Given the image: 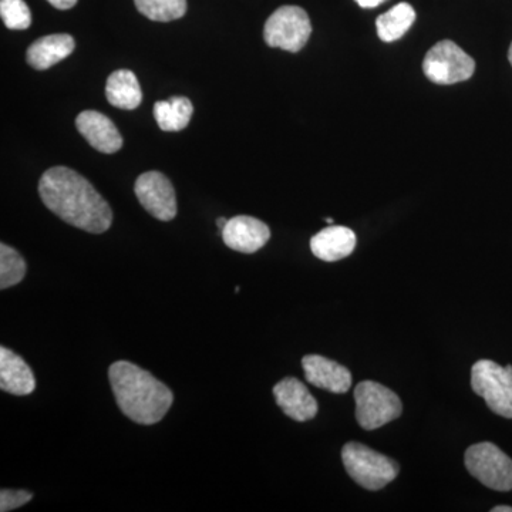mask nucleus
I'll list each match as a JSON object with an SVG mask.
<instances>
[{
  "mask_svg": "<svg viewBox=\"0 0 512 512\" xmlns=\"http://www.w3.org/2000/svg\"><path fill=\"white\" fill-rule=\"evenodd\" d=\"M39 194L53 214L73 227L90 234H103L111 227L109 202L72 168L59 165L47 170L40 178Z\"/></svg>",
  "mask_w": 512,
  "mask_h": 512,
  "instance_id": "nucleus-1",
  "label": "nucleus"
},
{
  "mask_svg": "<svg viewBox=\"0 0 512 512\" xmlns=\"http://www.w3.org/2000/svg\"><path fill=\"white\" fill-rule=\"evenodd\" d=\"M109 379L117 406L134 423L144 426L156 424L173 406V392L134 363L126 360L113 363Z\"/></svg>",
  "mask_w": 512,
  "mask_h": 512,
  "instance_id": "nucleus-2",
  "label": "nucleus"
},
{
  "mask_svg": "<svg viewBox=\"0 0 512 512\" xmlns=\"http://www.w3.org/2000/svg\"><path fill=\"white\" fill-rule=\"evenodd\" d=\"M342 460L353 481L366 490H382L399 476V464L360 443H348L342 450Z\"/></svg>",
  "mask_w": 512,
  "mask_h": 512,
  "instance_id": "nucleus-3",
  "label": "nucleus"
},
{
  "mask_svg": "<svg viewBox=\"0 0 512 512\" xmlns=\"http://www.w3.org/2000/svg\"><path fill=\"white\" fill-rule=\"evenodd\" d=\"M356 420L365 430H376L390 421L399 419L403 404L389 387L365 380L355 389Z\"/></svg>",
  "mask_w": 512,
  "mask_h": 512,
  "instance_id": "nucleus-4",
  "label": "nucleus"
},
{
  "mask_svg": "<svg viewBox=\"0 0 512 512\" xmlns=\"http://www.w3.org/2000/svg\"><path fill=\"white\" fill-rule=\"evenodd\" d=\"M471 387L483 397L491 412L512 419V366L493 360H478L471 369Z\"/></svg>",
  "mask_w": 512,
  "mask_h": 512,
  "instance_id": "nucleus-5",
  "label": "nucleus"
},
{
  "mask_svg": "<svg viewBox=\"0 0 512 512\" xmlns=\"http://www.w3.org/2000/svg\"><path fill=\"white\" fill-rule=\"evenodd\" d=\"M311 33V19L305 10L299 6H282L266 20L264 39L268 46L298 53L308 43Z\"/></svg>",
  "mask_w": 512,
  "mask_h": 512,
  "instance_id": "nucleus-6",
  "label": "nucleus"
},
{
  "mask_svg": "<svg viewBox=\"0 0 512 512\" xmlns=\"http://www.w3.org/2000/svg\"><path fill=\"white\" fill-rule=\"evenodd\" d=\"M464 463L468 473L495 491L512 490V460L495 444L478 443L468 447Z\"/></svg>",
  "mask_w": 512,
  "mask_h": 512,
  "instance_id": "nucleus-7",
  "label": "nucleus"
},
{
  "mask_svg": "<svg viewBox=\"0 0 512 512\" xmlns=\"http://www.w3.org/2000/svg\"><path fill=\"white\" fill-rule=\"evenodd\" d=\"M427 79L436 84L466 82L476 72V62L451 40H443L429 50L423 62Z\"/></svg>",
  "mask_w": 512,
  "mask_h": 512,
  "instance_id": "nucleus-8",
  "label": "nucleus"
},
{
  "mask_svg": "<svg viewBox=\"0 0 512 512\" xmlns=\"http://www.w3.org/2000/svg\"><path fill=\"white\" fill-rule=\"evenodd\" d=\"M137 200L148 214L158 221L168 222L177 217V195L174 185L158 171L141 174L134 184Z\"/></svg>",
  "mask_w": 512,
  "mask_h": 512,
  "instance_id": "nucleus-9",
  "label": "nucleus"
},
{
  "mask_svg": "<svg viewBox=\"0 0 512 512\" xmlns=\"http://www.w3.org/2000/svg\"><path fill=\"white\" fill-rule=\"evenodd\" d=\"M221 235L228 248L242 254H255L271 239V229L254 217L238 215L228 220Z\"/></svg>",
  "mask_w": 512,
  "mask_h": 512,
  "instance_id": "nucleus-10",
  "label": "nucleus"
},
{
  "mask_svg": "<svg viewBox=\"0 0 512 512\" xmlns=\"http://www.w3.org/2000/svg\"><path fill=\"white\" fill-rule=\"evenodd\" d=\"M76 127L86 138L87 143L100 153L114 154L123 147V137L119 128L99 111H82L77 116Z\"/></svg>",
  "mask_w": 512,
  "mask_h": 512,
  "instance_id": "nucleus-11",
  "label": "nucleus"
},
{
  "mask_svg": "<svg viewBox=\"0 0 512 512\" xmlns=\"http://www.w3.org/2000/svg\"><path fill=\"white\" fill-rule=\"evenodd\" d=\"M276 404L281 407L286 416L295 421H309L318 414V402L309 392L308 387L295 379L286 377L274 387Z\"/></svg>",
  "mask_w": 512,
  "mask_h": 512,
  "instance_id": "nucleus-12",
  "label": "nucleus"
},
{
  "mask_svg": "<svg viewBox=\"0 0 512 512\" xmlns=\"http://www.w3.org/2000/svg\"><path fill=\"white\" fill-rule=\"evenodd\" d=\"M302 367L309 383L330 393H348L352 386V375L348 367L318 355H308L302 359Z\"/></svg>",
  "mask_w": 512,
  "mask_h": 512,
  "instance_id": "nucleus-13",
  "label": "nucleus"
},
{
  "mask_svg": "<svg viewBox=\"0 0 512 512\" xmlns=\"http://www.w3.org/2000/svg\"><path fill=\"white\" fill-rule=\"evenodd\" d=\"M0 389L13 396L35 392L36 379L28 363L8 348H0Z\"/></svg>",
  "mask_w": 512,
  "mask_h": 512,
  "instance_id": "nucleus-14",
  "label": "nucleus"
},
{
  "mask_svg": "<svg viewBox=\"0 0 512 512\" xmlns=\"http://www.w3.org/2000/svg\"><path fill=\"white\" fill-rule=\"evenodd\" d=\"M356 235L348 227L330 225L311 239V249L316 258L336 262L355 251Z\"/></svg>",
  "mask_w": 512,
  "mask_h": 512,
  "instance_id": "nucleus-15",
  "label": "nucleus"
},
{
  "mask_svg": "<svg viewBox=\"0 0 512 512\" xmlns=\"http://www.w3.org/2000/svg\"><path fill=\"white\" fill-rule=\"evenodd\" d=\"M74 47L76 42L66 33L40 37L29 46L26 59L30 67L43 72L72 55Z\"/></svg>",
  "mask_w": 512,
  "mask_h": 512,
  "instance_id": "nucleus-16",
  "label": "nucleus"
},
{
  "mask_svg": "<svg viewBox=\"0 0 512 512\" xmlns=\"http://www.w3.org/2000/svg\"><path fill=\"white\" fill-rule=\"evenodd\" d=\"M106 97L111 106L121 110H136L143 101L140 83L131 70H116L106 83Z\"/></svg>",
  "mask_w": 512,
  "mask_h": 512,
  "instance_id": "nucleus-17",
  "label": "nucleus"
},
{
  "mask_svg": "<svg viewBox=\"0 0 512 512\" xmlns=\"http://www.w3.org/2000/svg\"><path fill=\"white\" fill-rule=\"evenodd\" d=\"M194 106L188 97L175 96L154 104V117L163 131H181L190 124Z\"/></svg>",
  "mask_w": 512,
  "mask_h": 512,
  "instance_id": "nucleus-18",
  "label": "nucleus"
},
{
  "mask_svg": "<svg viewBox=\"0 0 512 512\" xmlns=\"http://www.w3.org/2000/svg\"><path fill=\"white\" fill-rule=\"evenodd\" d=\"M416 20V12L409 3L402 2L376 20L377 35L386 43H392L406 35Z\"/></svg>",
  "mask_w": 512,
  "mask_h": 512,
  "instance_id": "nucleus-19",
  "label": "nucleus"
},
{
  "mask_svg": "<svg viewBox=\"0 0 512 512\" xmlns=\"http://www.w3.org/2000/svg\"><path fill=\"white\" fill-rule=\"evenodd\" d=\"M141 15L154 22H173L187 13V0H134Z\"/></svg>",
  "mask_w": 512,
  "mask_h": 512,
  "instance_id": "nucleus-20",
  "label": "nucleus"
},
{
  "mask_svg": "<svg viewBox=\"0 0 512 512\" xmlns=\"http://www.w3.org/2000/svg\"><path fill=\"white\" fill-rule=\"evenodd\" d=\"M26 262L16 249L0 245V289L12 288L20 284L26 275Z\"/></svg>",
  "mask_w": 512,
  "mask_h": 512,
  "instance_id": "nucleus-21",
  "label": "nucleus"
},
{
  "mask_svg": "<svg viewBox=\"0 0 512 512\" xmlns=\"http://www.w3.org/2000/svg\"><path fill=\"white\" fill-rule=\"evenodd\" d=\"M0 16L8 29L26 30L32 25V13L25 0H0Z\"/></svg>",
  "mask_w": 512,
  "mask_h": 512,
  "instance_id": "nucleus-22",
  "label": "nucleus"
},
{
  "mask_svg": "<svg viewBox=\"0 0 512 512\" xmlns=\"http://www.w3.org/2000/svg\"><path fill=\"white\" fill-rule=\"evenodd\" d=\"M33 494L23 490H2L0 493V511L18 510L22 505L32 500Z\"/></svg>",
  "mask_w": 512,
  "mask_h": 512,
  "instance_id": "nucleus-23",
  "label": "nucleus"
},
{
  "mask_svg": "<svg viewBox=\"0 0 512 512\" xmlns=\"http://www.w3.org/2000/svg\"><path fill=\"white\" fill-rule=\"evenodd\" d=\"M53 8L59 10H69L77 5V0H47Z\"/></svg>",
  "mask_w": 512,
  "mask_h": 512,
  "instance_id": "nucleus-24",
  "label": "nucleus"
},
{
  "mask_svg": "<svg viewBox=\"0 0 512 512\" xmlns=\"http://www.w3.org/2000/svg\"><path fill=\"white\" fill-rule=\"evenodd\" d=\"M355 2L360 6V8L373 9L382 5V3L386 2V0H355Z\"/></svg>",
  "mask_w": 512,
  "mask_h": 512,
  "instance_id": "nucleus-25",
  "label": "nucleus"
},
{
  "mask_svg": "<svg viewBox=\"0 0 512 512\" xmlns=\"http://www.w3.org/2000/svg\"><path fill=\"white\" fill-rule=\"evenodd\" d=\"M491 512H512V507H507V505H498V507H494Z\"/></svg>",
  "mask_w": 512,
  "mask_h": 512,
  "instance_id": "nucleus-26",
  "label": "nucleus"
},
{
  "mask_svg": "<svg viewBox=\"0 0 512 512\" xmlns=\"http://www.w3.org/2000/svg\"><path fill=\"white\" fill-rule=\"evenodd\" d=\"M227 218H218L217 225L218 228H220V231L222 232V229L225 228V225H227Z\"/></svg>",
  "mask_w": 512,
  "mask_h": 512,
  "instance_id": "nucleus-27",
  "label": "nucleus"
},
{
  "mask_svg": "<svg viewBox=\"0 0 512 512\" xmlns=\"http://www.w3.org/2000/svg\"><path fill=\"white\" fill-rule=\"evenodd\" d=\"M508 59H510V63H511V66H512V43H511V46H510V52H508Z\"/></svg>",
  "mask_w": 512,
  "mask_h": 512,
  "instance_id": "nucleus-28",
  "label": "nucleus"
},
{
  "mask_svg": "<svg viewBox=\"0 0 512 512\" xmlns=\"http://www.w3.org/2000/svg\"><path fill=\"white\" fill-rule=\"evenodd\" d=\"M326 222H328V224L332 225L333 224V220L332 218H326Z\"/></svg>",
  "mask_w": 512,
  "mask_h": 512,
  "instance_id": "nucleus-29",
  "label": "nucleus"
}]
</instances>
